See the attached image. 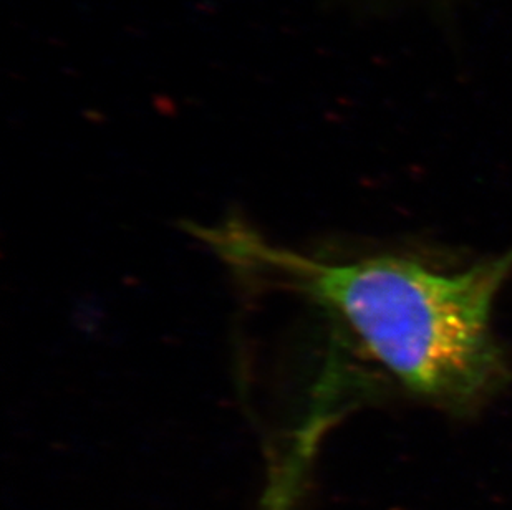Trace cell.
Listing matches in <instances>:
<instances>
[{"label": "cell", "instance_id": "1", "mask_svg": "<svg viewBox=\"0 0 512 510\" xmlns=\"http://www.w3.org/2000/svg\"><path fill=\"white\" fill-rule=\"evenodd\" d=\"M191 231L251 282L329 308L421 400L464 413L508 378L491 313L511 277L512 251L446 274L398 255L314 259L277 246L237 219Z\"/></svg>", "mask_w": 512, "mask_h": 510}]
</instances>
